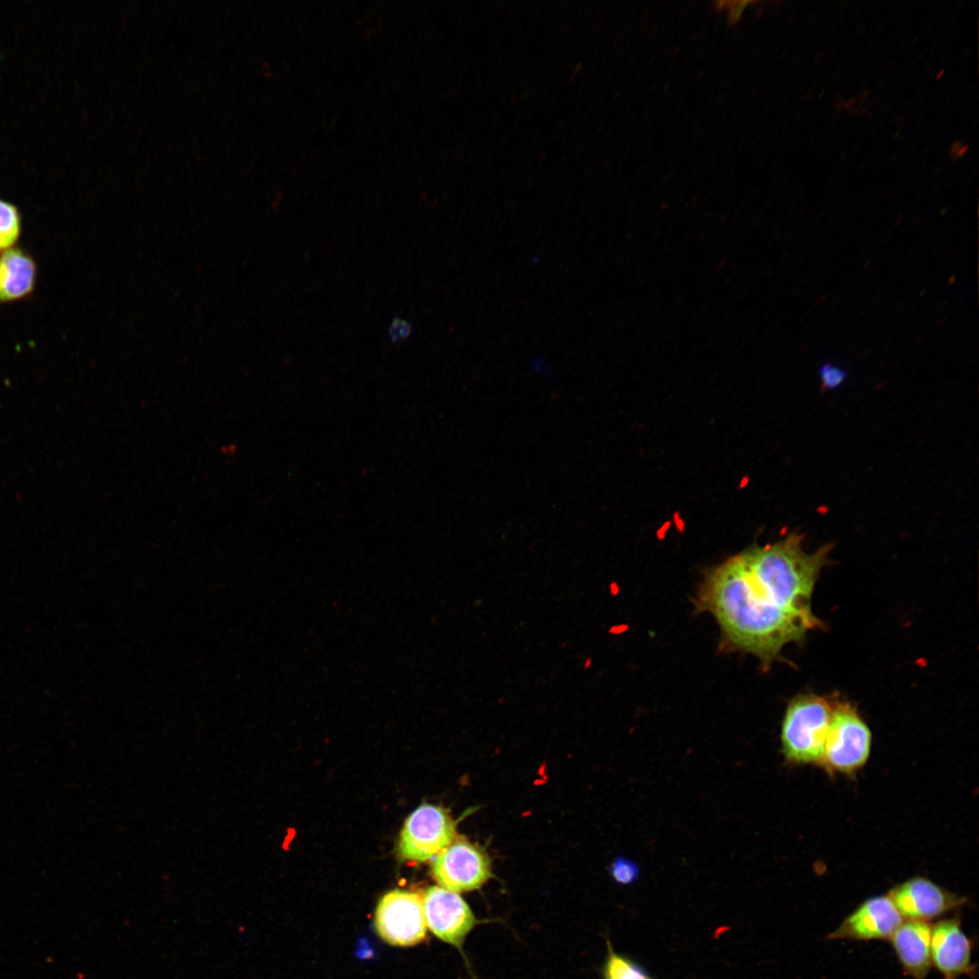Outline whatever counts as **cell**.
Listing matches in <instances>:
<instances>
[{
	"mask_svg": "<svg viewBox=\"0 0 979 979\" xmlns=\"http://www.w3.org/2000/svg\"><path fill=\"white\" fill-rule=\"evenodd\" d=\"M802 540L792 532L772 544H752L704 574L695 607L716 620L724 650L751 654L768 669L785 645L821 626L811 597L832 545L808 553Z\"/></svg>",
	"mask_w": 979,
	"mask_h": 979,
	"instance_id": "6da1fadb",
	"label": "cell"
},
{
	"mask_svg": "<svg viewBox=\"0 0 979 979\" xmlns=\"http://www.w3.org/2000/svg\"><path fill=\"white\" fill-rule=\"evenodd\" d=\"M834 703L827 698L802 693L788 703L781 723V751L795 765L819 764L830 726Z\"/></svg>",
	"mask_w": 979,
	"mask_h": 979,
	"instance_id": "7a4b0ae2",
	"label": "cell"
},
{
	"mask_svg": "<svg viewBox=\"0 0 979 979\" xmlns=\"http://www.w3.org/2000/svg\"><path fill=\"white\" fill-rule=\"evenodd\" d=\"M870 749V730L856 708L848 703H834L819 764L829 772L852 775L865 765Z\"/></svg>",
	"mask_w": 979,
	"mask_h": 979,
	"instance_id": "3957f363",
	"label": "cell"
},
{
	"mask_svg": "<svg viewBox=\"0 0 979 979\" xmlns=\"http://www.w3.org/2000/svg\"><path fill=\"white\" fill-rule=\"evenodd\" d=\"M456 838L455 822L441 807L422 804L406 819L398 854L402 859L423 862L434 858Z\"/></svg>",
	"mask_w": 979,
	"mask_h": 979,
	"instance_id": "277c9868",
	"label": "cell"
},
{
	"mask_svg": "<svg viewBox=\"0 0 979 979\" xmlns=\"http://www.w3.org/2000/svg\"><path fill=\"white\" fill-rule=\"evenodd\" d=\"M374 923L378 935L390 945L411 946L422 942L427 930L423 897L408 890L389 891L377 905Z\"/></svg>",
	"mask_w": 979,
	"mask_h": 979,
	"instance_id": "5b68a950",
	"label": "cell"
},
{
	"mask_svg": "<svg viewBox=\"0 0 979 979\" xmlns=\"http://www.w3.org/2000/svg\"><path fill=\"white\" fill-rule=\"evenodd\" d=\"M431 873L441 887L457 893L479 889L492 876L485 852L456 838L434 857Z\"/></svg>",
	"mask_w": 979,
	"mask_h": 979,
	"instance_id": "8992f818",
	"label": "cell"
},
{
	"mask_svg": "<svg viewBox=\"0 0 979 979\" xmlns=\"http://www.w3.org/2000/svg\"><path fill=\"white\" fill-rule=\"evenodd\" d=\"M422 897L428 928L461 951L467 935L478 924L469 905L457 892L441 886L429 887Z\"/></svg>",
	"mask_w": 979,
	"mask_h": 979,
	"instance_id": "52a82bcc",
	"label": "cell"
},
{
	"mask_svg": "<svg viewBox=\"0 0 979 979\" xmlns=\"http://www.w3.org/2000/svg\"><path fill=\"white\" fill-rule=\"evenodd\" d=\"M888 896L904 919L925 922L937 918L966 901L924 877L904 881Z\"/></svg>",
	"mask_w": 979,
	"mask_h": 979,
	"instance_id": "ba28073f",
	"label": "cell"
},
{
	"mask_svg": "<svg viewBox=\"0 0 979 979\" xmlns=\"http://www.w3.org/2000/svg\"><path fill=\"white\" fill-rule=\"evenodd\" d=\"M904 918L888 895L864 901L829 935L832 939H887Z\"/></svg>",
	"mask_w": 979,
	"mask_h": 979,
	"instance_id": "9c48e42d",
	"label": "cell"
},
{
	"mask_svg": "<svg viewBox=\"0 0 979 979\" xmlns=\"http://www.w3.org/2000/svg\"><path fill=\"white\" fill-rule=\"evenodd\" d=\"M931 960L943 979L974 972L972 941L961 927L959 919L940 920L932 926Z\"/></svg>",
	"mask_w": 979,
	"mask_h": 979,
	"instance_id": "30bf717a",
	"label": "cell"
},
{
	"mask_svg": "<svg viewBox=\"0 0 979 979\" xmlns=\"http://www.w3.org/2000/svg\"><path fill=\"white\" fill-rule=\"evenodd\" d=\"M931 933L928 922L906 920L889 937L900 964L913 979H926L932 966Z\"/></svg>",
	"mask_w": 979,
	"mask_h": 979,
	"instance_id": "8fae6325",
	"label": "cell"
},
{
	"mask_svg": "<svg viewBox=\"0 0 979 979\" xmlns=\"http://www.w3.org/2000/svg\"><path fill=\"white\" fill-rule=\"evenodd\" d=\"M34 260L19 248H9L0 257V303L27 296L35 284Z\"/></svg>",
	"mask_w": 979,
	"mask_h": 979,
	"instance_id": "7c38bea8",
	"label": "cell"
},
{
	"mask_svg": "<svg viewBox=\"0 0 979 979\" xmlns=\"http://www.w3.org/2000/svg\"><path fill=\"white\" fill-rule=\"evenodd\" d=\"M604 975L606 979H653L638 964L615 953L611 947L605 963Z\"/></svg>",
	"mask_w": 979,
	"mask_h": 979,
	"instance_id": "4fadbf2b",
	"label": "cell"
},
{
	"mask_svg": "<svg viewBox=\"0 0 979 979\" xmlns=\"http://www.w3.org/2000/svg\"><path fill=\"white\" fill-rule=\"evenodd\" d=\"M21 230L18 208L12 203L0 199V250L7 249L17 240Z\"/></svg>",
	"mask_w": 979,
	"mask_h": 979,
	"instance_id": "5bb4252c",
	"label": "cell"
},
{
	"mask_svg": "<svg viewBox=\"0 0 979 979\" xmlns=\"http://www.w3.org/2000/svg\"><path fill=\"white\" fill-rule=\"evenodd\" d=\"M821 386L827 390L836 389L846 380L847 373L830 363H824L819 371Z\"/></svg>",
	"mask_w": 979,
	"mask_h": 979,
	"instance_id": "9a60e30c",
	"label": "cell"
},
{
	"mask_svg": "<svg viewBox=\"0 0 979 979\" xmlns=\"http://www.w3.org/2000/svg\"><path fill=\"white\" fill-rule=\"evenodd\" d=\"M610 872L616 882L628 885L637 877L638 868L635 863L625 858H618L612 864Z\"/></svg>",
	"mask_w": 979,
	"mask_h": 979,
	"instance_id": "2e32d148",
	"label": "cell"
},
{
	"mask_svg": "<svg viewBox=\"0 0 979 979\" xmlns=\"http://www.w3.org/2000/svg\"><path fill=\"white\" fill-rule=\"evenodd\" d=\"M412 331V325L406 319L394 317L388 328V334L393 343L407 339Z\"/></svg>",
	"mask_w": 979,
	"mask_h": 979,
	"instance_id": "e0dca14e",
	"label": "cell"
},
{
	"mask_svg": "<svg viewBox=\"0 0 979 979\" xmlns=\"http://www.w3.org/2000/svg\"><path fill=\"white\" fill-rule=\"evenodd\" d=\"M968 149L967 144L956 141L950 148V157L955 160H960L966 154Z\"/></svg>",
	"mask_w": 979,
	"mask_h": 979,
	"instance_id": "ac0fdd59",
	"label": "cell"
},
{
	"mask_svg": "<svg viewBox=\"0 0 979 979\" xmlns=\"http://www.w3.org/2000/svg\"><path fill=\"white\" fill-rule=\"evenodd\" d=\"M747 4L748 2H739L735 6L732 8V11L730 13L731 21L735 22L741 17Z\"/></svg>",
	"mask_w": 979,
	"mask_h": 979,
	"instance_id": "d6986e66",
	"label": "cell"
},
{
	"mask_svg": "<svg viewBox=\"0 0 979 979\" xmlns=\"http://www.w3.org/2000/svg\"><path fill=\"white\" fill-rule=\"evenodd\" d=\"M591 662V658H586L584 662V669H588L590 667Z\"/></svg>",
	"mask_w": 979,
	"mask_h": 979,
	"instance_id": "ffe728a7",
	"label": "cell"
},
{
	"mask_svg": "<svg viewBox=\"0 0 979 979\" xmlns=\"http://www.w3.org/2000/svg\"><path fill=\"white\" fill-rule=\"evenodd\" d=\"M944 73H945V71H944V70H941V71L939 72V73H938V74H937V75L935 76V78H936L937 80H938V79H940V78H941V77H942V76L944 75Z\"/></svg>",
	"mask_w": 979,
	"mask_h": 979,
	"instance_id": "44dd1931",
	"label": "cell"
}]
</instances>
